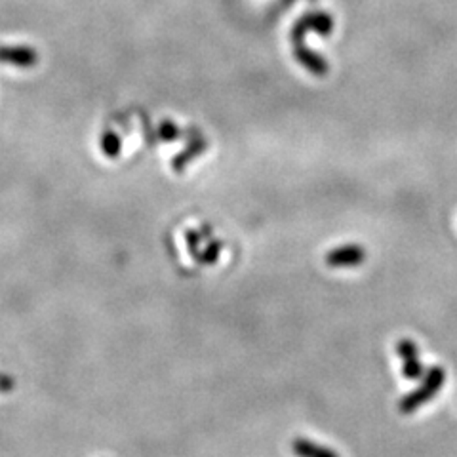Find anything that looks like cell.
Returning <instances> with one entry per match:
<instances>
[{"mask_svg":"<svg viewBox=\"0 0 457 457\" xmlns=\"http://www.w3.org/2000/svg\"><path fill=\"white\" fill-rule=\"evenodd\" d=\"M444 383H446V372H444V368L433 366L427 374H425L420 387L412 390V393H408L406 397H402V400L398 402V410L406 413V415H408V413H413L417 408L431 402V400L435 398L436 393L442 389Z\"/></svg>","mask_w":457,"mask_h":457,"instance_id":"cell-1","label":"cell"},{"mask_svg":"<svg viewBox=\"0 0 457 457\" xmlns=\"http://www.w3.org/2000/svg\"><path fill=\"white\" fill-rule=\"evenodd\" d=\"M398 354L402 359V374H404L406 379H420L423 375V366L420 362V354H417V347L413 341H400L398 343Z\"/></svg>","mask_w":457,"mask_h":457,"instance_id":"cell-2","label":"cell"},{"mask_svg":"<svg viewBox=\"0 0 457 457\" xmlns=\"http://www.w3.org/2000/svg\"><path fill=\"white\" fill-rule=\"evenodd\" d=\"M293 454L298 457H339L338 451H334L328 446L316 444L309 438H295L292 444Z\"/></svg>","mask_w":457,"mask_h":457,"instance_id":"cell-3","label":"cell"}]
</instances>
